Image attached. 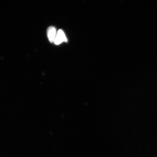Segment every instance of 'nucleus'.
I'll return each mask as SVG.
<instances>
[{"instance_id": "obj_1", "label": "nucleus", "mask_w": 157, "mask_h": 157, "mask_svg": "<svg viewBox=\"0 0 157 157\" xmlns=\"http://www.w3.org/2000/svg\"><path fill=\"white\" fill-rule=\"evenodd\" d=\"M67 39L62 29H59L57 33V34L54 40L55 44L59 45L63 42H67Z\"/></svg>"}, {"instance_id": "obj_2", "label": "nucleus", "mask_w": 157, "mask_h": 157, "mask_svg": "<svg viewBox=\"0 0 157 157\" xmlns=\"http://www.w3.org/2000/svg\"><path fill=\"white\" fill-rule=\"evenodd\" d=\"M57 34L56 29L53 26L49 27L48 29V36L49 41L51 43L54 42Z\"/></svg>"}]
</instances>
